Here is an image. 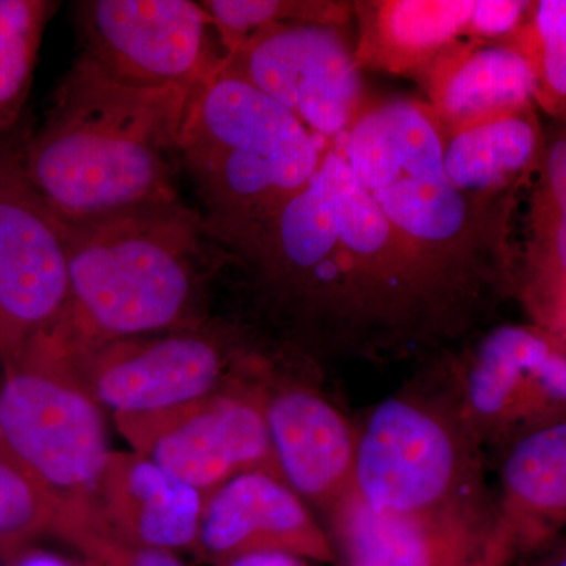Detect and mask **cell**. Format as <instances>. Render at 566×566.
<instances>
[{"label": "cell", "mask_w": 566, "mask_h": 566, "mask_svg": "<svg viewBox=\"0 0 566 566\" xmlns=\"http://www.w3.org/2000/svg\"><path fill=\"white\" fill-rule=\"evenodd\" d=\"M442 139L447 177L460 191L485 203L517 207L542 158L546 133L538 107L531 106Z\"/></svg>", "instance_id": "obj_21"}, {"label": "cell", "mask_w": 566, "mask_h": 566, "mask_svg": "<svg viewBox=\"0 0 566 566\" xmlns=\"http://www.w3.org/2000/svg\"><path fill=\"white\" fill-rule=\"evenodd\" d=\"M275 367L264 395L275 461L283 482L326 515L354 490L357 424L315 386Z\"/></svg>", "instance_id": "obj_15"}, {"label": "cell", "mask_w": 566, "mask_h": 566, "mask_svg": "<svg viewBox=\"0 0 566 566\" xmlns=\"http://www.w3.org/2000/svg\"><path fill=\"white\" fill-rule=\"evenodd\" d=\"M329 145L273 98L221 73L197 88L180 137L182 174L221 248L307 188Z\"/></svg>", "instance_id": "obj_5"}, {"label": "cell", "mask_w": 566, "mask_h": 566, "mask_svg": "<svg viewBox=\"0 0 566 566\" xmlns=\"http://www.w3.org/2000/svg\"><path fill=\"white\" fill-rule=\"evenodd\" d=\"M17 566H80L70 564V562L63 560L57 556H52L48 553H31L28 556L21 558ZM95 566V565H88Z\"/></svg>", "instance_id": "obj_32"}, {"label": "cell", "mask_w": 566, "mask_h": 566, "mask_svg": "<svg viewBox=\"0 0 566 566\" xmlns=\"http://www.w3.org/2000/svg\"><path fill=\"white\" fill-rule=\"evenodd\" d=\"M281 345L255 327L211 318L199 326L103 346L65 363L114 416L193 403L266 371Z\"/></svg>", "instance_id": "obj_7"}, {"label": "cell", "mask_w": 566, "mask_h": 566, "mask_svg": "<svg viewBox=\"0 0 566 566\" xmlns=\"http://www.w3.org/2000/svg\"><path fill=\"white\" fill-rule=\"evenodd\" d=\"M221 73L259 88L327 145L348 132L371 99L348 25H270L241 43Z\"/></svg>", "instance_id": "obj_13"}, {"label": "cell", "mask_w": 566, "mask_h": 566, "mask_svg": "<svg viewBox=\"0 0 566 566\" xmlns=\"http://www.w3.org/2000/svg\"><path fill=\"white\" fill-rule=\"evenodd\" d=\"M499 510L520 556L566 528V417L524 436L495 460ZM517 556V557H520Z\"/></svg>", "instance_id": "obj_22"}, {"label": "cell", "mask_w": 566, "mask_h": 566, "mask_svg": "<svg viewBox=\"0 0 566 566\" xmlns=\"http://www.w3.org/2000/svg\"><path fill=\"white\" fill-rule=\"evenodd\" d=\"M326 532L344 566H474L517 545L497 506L441 515H394L354 490L326 513ZM520 554V551H517Z\"/></svg>", "instance_id": "obj_14"}, {"label": "cell", "mask_w": 566, "mask_h": 566, "mask_svg": "<svg viewBox=\"0 0 566 566\" xmlns=\"http://www.w3.org/2000/svg\"><path fill=\"white\" fill-rule=\"evenodd\" d=\"M395 232L465 292L497 311L513 297L517 207L474 199L444 169V139L422 99H370L334 142Z\"/></svg>", "instance_id": "obj_4"}, {"label": "cell", "mask_w": 566, "mask_h": 566, "mask_svg": "<svg viewBox=\"0 0 566 566\" xmlns=\"http://www.w3.org/2000/svg\"><path fill=\"white\" fill-rule=\"evenodd\" d=\"M282 359L211 397L153 415L115 416V422L133 452L199 491L203 501L252 472L283 480L264 415L266 385Z\"/></svg>", "instance_id": "obj_12"}, {"label": "cell", "mask_w": 566, "mask_h": 566, "mask_svg": "<svg viewBox=\"0 0 566 566\" xmlns=\"http://www.w3.org/2000/svg\"><path fill=\"white\" fill-rule=\"evenodd\" d=\"M0 447L61 504V538L96 515V490L111 450L99 405L73 371L31 348L3 365Z\"/></svg>", "instance_id": "obj_8"}, {"label": "cell", "mask_w": 566, "mask_h": 566, "mask_svg": "<svg viewBox=\"0 0 566 566\" xmlns=\"http://www.w3.org/2000/svg\"><path fill=\"white\" fill-rule=\"evenodd\" d=\"M513 40L534 69L538 111L566 123V0L532 2Z\"/></svg>", "instance_id": "obj_24"}, {"label": "cell", "mask_w": 566, "mask_h": 566, "mask_svg": "<svg viewBox=\"0 0 566 566\" xmlns=\"http://www.w3.org/2000/svg\"><path fill=\"white\" fill-rule=\"evenodd\" d=\"M420 77L442 136L536 106L534 69L512 36L460 41Z\"/></svg>", "instance_id": "obj_18"}, {"label": "cell", "mask_w": 566, "mask_h": 566, "mask_svg": "<svg viewBox=\"0 0 566 566\" xmlns=\"http://www.w3.org/2000/svg\"><path fill=\"white\" fill-rule=\"evenodd\" d=\"M447 353L486 460L566 417V344L532 323L485 327Z\"/></svg>", "instance_id": "obj_9"}, {"label": "cell", "mask_w": 566, "mask_h": 566, "mask_svg": "<svg viewBox=\"0 0 566 566\" xmlns=\"http://www.w3.org/2000/svg\"><path fill=\"white\" fill-rule=\"evenodd\" d=\"M59 7L51 0H0V134L21 125L41 41Z\"/></svg>", "instance_id": "obj_23"}, {"label": "cell", "mask_w": 566, "mask_h": 566, "mask_svg": "<svg viewBox=\"0 0 566 566\" xmlns=\"http://www.w3.org/2000/svg\"><path fill=\"white\" fill-rule=\"evenodd\" d=\"M517 557V551L513 546H502L488 554L474 566H509Z\"/></svg>", "instance_id": "obj_31"}, {"label": "cell", "mask_w": 566, "mask_h": 566, "mask_svg": "<svg viewBox=\"0 0 566 566\" xmlns=\"http://www.w3.org/2000/svg\"><path fill=\"white\" fill-rule=\"evenodd\" d=\"M227 566H311L307 560L300 557L289 556V554H253Z\"/></svg>", "instance_id": "obj_30"}, {"label": "cell", "mask_w": 566, "mask_h": 566, "mask_svg": "<svg viewBox=\"0 0 566 566\" xmlns=\"http://www.w3.org/2000/svg\"><path fill=\"white\" fill-rule=\"evenodd\" d=\"M475 0H359L353 2L357 69L419 74L449 48L468 40Z\"/></svg>", "instance_id": "obj_20"}, {"label": "cell", "mask_w": 566, "mask_h": 566, "mask_svg": "<svg viewBox=\"0 0 566 566\" xmlns=\"http://www.w3.org/2000/svg\"><path fill=\"white\" fill-rule=\"evenodd\" d=\"M271 338L305 360H431L494 308L400 237L331 144L307 188L222 248Z\"/></svg>", "instance_id": "obj_1"}, {"label": "cell", "mask_w": 566, "mask_h": 566, "mask_svg": "<svg viewBox=\"0 0 566 566\" xmlns=\"http://www.w3.org/2000/svg\"><path fill=\"white\" fill-rule=\"evenodd\" d=\"M73 22L81 54L128 87L197 91L229 59L202 2L81 0Z\"/></svg>", "instance_id": "obj_11"}, {"label": "cell", "mask_w": 566, "mask_h": 566, "mask_svg": "<svg viewBox=\"0 0 566 566\" xmlns=\"http://www.w3.org/2000/svg\"><path fill=\"white\" fill-rule=\"evenodd\" d=\"M531 7L532 2L521 0H475L469 21L468 40L509 39L524 24Z\"/></svg>", "instance_id": "obj_28"}, {"label": "cell", "mask_w": 566, "mask_h": 566, "mask_svg": "<svg viewBox=\"0 0 566 566\" xmlns=\"http://www.w3.org/2000/svg\"><path fill=\"white\" fill-rule=\"evenodd\" d=\"M447 353L357 424L354 493L378 512L441 515L497 506Z\"/></svg>", "instance_id": "obj_6"}, {"label": "cell", "mask_w": 566, "mask_h": 566, "mask_svg": "<svg viewBox=\"0 0 566 566\" xmlns=\"http://www.w3.org/2000/svg\"><path fill=\"white\" fill-rule=\"evenodd\" d=\"M0 566H9V565H0Z\"/></svg>", "instance_id": "obj_33"}, {"label": "cell", "mask_w": 566, "mask_h": 566, "mask_svg": "<svg viewBox=\"0 0 566 566\" xmlns=\"http://www.w3.org/2000/svg\"><path fill=\"white\" fill-rule=\"evenodd\" d=\"M523 233L515 245L513 300L528 323L566 344V123L546 134L524 189Z\"/></svg>", "instance_id": "obj_17"}, {"label": "cell", "mask_w": 566, "mask_h": 566, "mask_svg": "<svg viewBox=\"0 0 566 566\" xmlns=\"http://www.w3.org/2000/svg\"><path fill=\"white\" fill-rule=\"evenodd\" d=\"M71 296L41 348L63 363L103 346L199 326L230 259L182 200L63 222Z\"/></svg>", "instance_id": "obj_3"}, {"label": "cell", "mask_w": 566, "mask_h": 566, "mask_svg": "<svg viewBox=\"0 0 566 566\" xmlns=\"http://www.w3.org/2000/svg\"><path fill=\"white\" fill-rule=\"evenodd\" d=\"M96 509L115 538L144 549L175 553L196 547L203 497L136 452H111Z\"/></svg>", "instance_id": "obj_19"}, {"label": "cell", "mask_w": 566, "mask_h": 566, "mask_svg": "<svg viewBox=\"0 0 566 566\" xmlns=\"http://www.w3.org/2000/svg\"><path fill=\"white\" fill-rule=\"evenodd\" d=\"M25 129L0 134V363H11L61 326L71 296L65 223L33 188Z\"/></svg>", "instance_id": "obj_10"}, {"label": "cell", "mask_w": 566, "mask_h": 566, "mask_svg": "<svg viewBox=\"0 0 566 566\" xmlns=\"http://www.w3.org/2000/svg\"><path fill=\"white\" fill-rule=\"evenodd\" d=\"M63 521L61 504L0 447V554L40 535H61Z\"/></svg>", "instance_id": "obj_26"}, {"label": "cell", "mask_w": 566, "mask_h": 566, "mask_svg": "<svg viewBox=\"0 0 566 566\" xmlns=\"http://www.w3.org/2000/svg\"><path fill=\"white\" fill-rule=\"evenodd\" d=\"M229 55L253 33L277 24H338L353 20V2L335 0H203Z\"/></svg>", "instance_id": "obj_25"}, {"label": "cell", "mask_w": 566, "mask_h": 566, "mask_svg": "<svg viewBox=\"0 0 566 566\" xmlns=\"http://www.w3.org/2000/svg\"><path fill=\"white\" fill-rule=\"evenodd\" d=\"M193 92L128 87L80 52L43 120L24 132L29 180L63 222L181 200L180 137Z\"/></svg>", "instance_id": "obj_2"}, {"label": "cell", "mask_w": 566, "mask_h": 566, "mask_svg": "<svg viewBox=\"0 0 566 566\" xmlns=\"http://www.w3.org/2000/svg\"><path fill=\"white\" fill-rule=\"evenodd\" d=\"M71 545L95 566H186L175 553L126 545L107 531L104 523L84 528Z\"/></svg>", "instance_id": "obj_27"}, {"label": "cell", "mask_w": 566, "mask_h": 566, "mask_svg": "<svg viewBox=\"0 0 566 566\" xmlns=\"http://www.w3.org/2000/svg\"><path fill=\"white\" fill-rule=\"evenodd\" d=\"M517 558L520 566H566V536L547 539Z\"/></svg>", "instance_id": "obj_29"}, {"label": "cell", "mask_w": 566, "mask_h": 566, "mask_svg": "<svg viewBox=\"0 0 566 566\" xmlns=\"http://www.w3.org/2000/svg\"><path fill=\"white\" fill-rule=\"evenodd\" d=\"M193 553L212 566L268 553L337 562L326 527L311 506L266 472L237 476L205 499Z\"/></svg>", "instance_id": "obj_16"}]
</instances>
